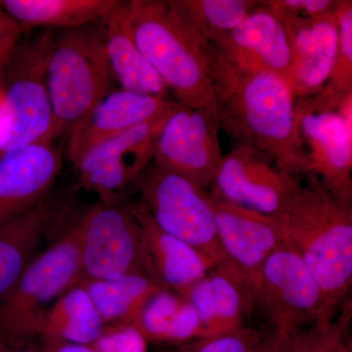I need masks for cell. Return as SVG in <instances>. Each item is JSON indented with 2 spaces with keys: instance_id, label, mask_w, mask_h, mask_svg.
<instances>
[{
  "instance_id": "6da1fadb",
  "label": "cell",
  "mask_w": 352,
  "mask_h": 352,
  "mask_svg": "<svg viewBox=\"0 0 352 352\" xmlns=\"http://www.w3.org/2000/svg\"><path fill=\"white\" fill-rule=\"evenodd\" d=\"M220 129L238 144L265 153L292 176L307 175V151L296 118V98L283 78L234 64L206 44Z\"/></svg>"
},
{
  "instance_id": "7a4b0ae2",
  "label": "cell",
  "mask_w": 352,
  "mask_h": 352,
  "mask_svg": "<svg viewBox=\"0 0 352 352\" xmlns=\"http://www.w3.org/2000/svg\"><path fill=\"white\" fill-rule=\"evenodd\" d=\"M272 214L282 241L293 248L320 286L326 311L335 316L352 282V206L314 175H305Z\"/></svg>"
},
{
  "instance_id": "3957f363",
  "label": "cell",
  "mask_w": 352,
  "mask_h": 352,
  "mask_svg": "<svg viewBox=\"0 0 352 352\" xmlns=\"http://www.w3.org/2000/svg\"><path fill=\"white\" fill-rule=\"evenodd\" d=\"M132 32L147 61L179 105L217 108L206 41L180 22L166 0H129Z\"/></svg>"
},
{
  "instance_id": "277c9868",
  "label": "cell",
  "mask_w": 352,
  "mask_h": 352,
  "mask_svg": "<svg viewBox=\"0 0 352 352\" xmlns=\"http://www.w3.org/2000/svg\"><path fill=\"white\" fill-rule=\"evenodd\" d=\"M80 281V228L78 208L71 201L54 240L0 300V340L11 344L34 342L51 305Z\"/></svg>"
},
{
  "instance_id": "5b68a950",
  "label": "cell",
  "mask_w": 352,
  "mask_h": 352,
  "mask_svg": "<svg viewBox=\"0 0 352 352\" xmlns=\"http://www.w3.org/2000/svg\"><path fill=\"white\" fill-rule=\"evenodd\" d=\"M112 69L96 25L60 30L48 59L52 140L72 129L110 92Z\"/></svg>"
},
{
  "instance_id": "8992f818",
  "label": "cell",
  "mask_w": 352,
  "mask_h": 352,
  "mask_svg": "<svg viewBox=\"0 0 352 352\" xmlns=\"http://www.w3.org/2000/svg\"><path fill=\"white\" fill-rule=\"evenodd\" d=\"M54 32L46 29L18 43L4 68L0 101V151L52 142L53 112L48 94V59Z\"/></svg>"
},
{
  "instance_id": "52a82bcc",
  "label": "cell",
  "mask_w": 352,
  "mask_h": 352,
  "mask_svg": "<svg viewBox=\"0 0 352 352\" xmlns=\"http://www.w3.org/2000/svg\"><path fill=\"white\" fill-rule=\"evenodd\" d=\"M157 226L186 243L208 261H226L215 226L214 201L207 190L151 164L133 183Z\"/></svg>"
},
{
  "instance_id": "ba28073f",
  "label": "cell",
  "mask_w": 352,
  "mask_h": 352,
  "mask_svg": "<svg viewBox=\"0 0 352 352\" xmlns=\"http://www.w3.org/2000/svg\"><path fill=\"white\" fill-rule=\"evenodd\" d=\"M252 310H259L271 326L282 333L307 327L323 319V294L314 275L298 252L282 242L249 282Z\"/></svg>"
},
{
  "instance_id": "9c48e42d",
  "label": "cell",
  "mask_w": 352,
  "mask_h": 352,
  "mask_svg": "<svg viewBox=\"0 0 352 352\" xmlns=\"http://www.w3.org/2000/svg\"><path fill=\"white\" fill-rule=\"evenodd\" d=\"M82 281L150 272L134 204L98 201L80 210ZM80 281V282H82Z\"/></svg>"
},
{
  "instance_id": "30bf717a",
  "label": "cell",
  "mask_w": 352,
  "mask_h": 352,
  "mask_svg": "<svg viewBox=\"0 0 352 352\" xmlns=\"http://www.w3.org/2000/svg\"><path fill=\"white\" fill-rule=\"evenodd\" d=\"M340 98L318 94L296 99V124L307 151V175L316 176L336 198L352 203V105L339 110Z\"/></svg>"
},
{
  "instance_id": "8fae6325",
  "label": "cell",
  "mask_w": 352,
  "mask_h": 352,
  "mask_svg": "<svg viewBox=\"0 0 352 352\" xmlns=\"http://www.w3.org/2000/svg\"><path fill=\"white\" fill-rule=\"evenodd\" d=\"M173 112L109 138L85 153L75 164L78 186L94 192L102 203L122 201L124 189L153 163L157 138Z\"/></svg>"
},
{
  "instance_id": "7c38bea8",
  "label": "cell",
  "mask_w": 352,
  "mask_h": 352,
  "mask_svg": "<svg viewBox=\"0 0 352 352\" xmlns=\"http://www.w3.org/2000/svg\"><path fill=\"white\" fill-rule=\"evenodd\" d=\"M219 131L217 108L179 105L160 133L153 164L207 190L223 157Z\"/></svg>"
},
{
  "instance_id": "4fadbf2b",
  "label": "cell",
  "mask_w": 352,
  "mask_h": 352,
  "mask_svg": "<svg viewBox=\"0 0 352 352\" xmlns=\"http://www.w3.org/2000/svg\"><path fill=\"white\" fill-rule=\"evenodd\" d=\"M300 179L280 170L265 153L238 144L222 157L208 193L217 200L272 215Z\"/></svg>"
},
{
  "instance_id": "5bb4252c",
  "label": "cell",
  "mask_w": 352,
  "mask_h": 352,
  "mask_svg": "<svg viewBox=\"0 0 352 352\" xmlns=\"http://www.w3.org/2000/svg\"><path fill=\"white\" fill-rule=\"evenodd\" d=\"M272 10L286 30L292 50L293 66L289 87L296 99L314 97L327 85L335 64L337 12L307 18Z\"/></svg>"
},
{
  "instance_id": "9a60e30c",
  "label": "cell",
  "mask_w": 352,
  "mask_h": 352,
  "mask_svg": "<svg viewBox=\"0 0 352 352\" xmlns=\"http://www.w3.org/2000/svg\"><path fill=\"white\" fill-rule=\"evenodd\" d=\"M61 170V152L52 142L3 153L0 157V226L43 200Z\"/></svg>"
},
{
  "instance_id": "2e32d148",
  "label": "cell",
  "mask_w": 352,
  "mask_h": 352,
  "mask_svg": "<svg viewBox=\"0 0 352 352\" xmlns=\"http://www.w3.org/2000/svg\"><path fill=\"white\" fill-rule=\"evenodd\" d=\"M179 104L166 97L110 91L69 132L68 154L74 166L94 146L118 134L159 119Z\"/></svg>"
},
{
  "instance_id": "e0dca14e",
  "label": "cell",
  "mask_w": 352,
  "mask_h": 352,
  "mask_svg": "<svg viewBox=\"0 0 352 352\" xmlns=\"http://www.w3.org/2000/svg\"><path fill=\"white\" fill-rule=\"evenodd\" d=\"M212 45L232 63L265 69L289 85L293 57L286 30L276 13L263 1Z\"/></svg>"
},
{
  "instance_id": "ac0fdd59",
  "label": "cell",
  "mask_w": 352,
  "mask_h": 352,
  "mask_svg": "<svg viewBox=\"0 0 352 352\" xmlns=\"http://www.w3.org/2000/svg\"><path fill=\"white\" fill-rule=\"evenodd\" d=\"M214 201L215 226L227 263L249 283L271 254L281 244L276 220L270 214L226 201Z\"/></svg>"
},
{
  "instance_id": "d6986e66",
  "label": "cell",
  "mask_w": 352,
  "mask_h": 352,
  "mask_svg": "<svg viewBox=\"0 0 352 352\" xmlns=\"http://www.w3.org/2000/svg\"><path fill=\"white\" fill-rule=\"evenodd\" d=\"M69 199L52 190L24 214L0 226V300L41 252L44 240L57 233Z\"/></svg>"
},
{
  "instance_id": "ffe728a7",
  "label": "cell",
  "mask_w": 352,
  "mask_h": 352,
  "mask_svg": "<svg viewBox=\"0 0 352 352\" xmlns=\"http://www.w3.org/2000/svg\"><path fill=\"white\" fill-rule=\"evenodd\" d=\"M182 296L195 308L206 337L244 327L245 316L252 310L249 283L226 261Z\"/></svg>"
},
{
  "instance_id": "44dd1931",
  "label": "cell",
  "mask_w": 352,
  "mask_h": 352,
  "mask_svg": "<svg viewBox=\"0 0 352 352\" xmlns=\"http://www.w3.org/2000/svg\"><path fill=\"white\" fill-rule=\"evenodd\" d=\"M105 43L113 78L122 89L166 97L168 88L141 52L132 32L129 2L117 4L94 23Z\"/></svg>"
},
{
  "instance_id": "7402d4cb",
  "label": "cell",
  "mask_w": 352,
  "mask_h": 352,
  "mask_svg": "<svg viewBox=\"0 0 352 352\" xmlns=\"http://www.w3.org/2000/svg\"><path fill=\"white\" fill-rule=\"evenodd\" d=\"M134 212L142 229L150 272L163 288L184 295L214 270L200 252L162 230L140 201L134 204Z\"/></svg>"
},
{
  "instance_id": "603a6c76",
  "label": "cell",
  "mask_w": 352,
  "mask_h": 352,
  "mask_svg": "<svg viewBox=\"0 0 352 352\" xmlns=\"http://www.w3.org/2000/svg\"><path fill=\"white\" fill-rule=\"evenodd\" d=\"M134 327L148 342L179 346L206 337L195 308L185 296L161 289L150 298Z\"/></svg>"
},
{
  "instance_id": "cb8c5ba5",
  "label": "cell",
  "mask_w": 352,
  "mask_h": 352,
  "mask_svg": "<svg viewBox=\"0 0 352 352\" xmlns=\"http://www.w3.org/2000/svg\"><path fill=\"white\" fill-rule=\"evenodd\" d=\"M104 327L89 294L80 283L51 305L44 316L38 339L41 342L91 346Z\"/></svg>"
},
{
  "instance_id": "d4e9b609",
  "label": "cell",
  "mask_w": 352,
  "mask_h": 352,
  "mask_svg": "<svg viewBox=\"0 0 352 352\" xmlns=\"http://www.w3.org/2000/svg\"><path fill=\"white\" fill-rule=\"evenodd\" d=\"M100 315L104 325L129 324L134 326L146 302L162 285L147 273H129L105 280L82 281Z\"/></svg>"
},
{
  "instance_id": "484cf974",
  "label": "cell",
  "mask_w": 352,
  "mask_h": 352,
  "mask_svg": "<svg viewBox=\"0 0 352 352\" xmlns=\"http://www.w3.org/2000/svg\"><path fill=\"white\" fill-rule=\"evenodd\" d=\"M118 0H0V7L25 29H75L94 24Z\"/></svg>"
},
{
  "instance_id": "4316f807",
  "label": "cell",
  "mask_w": 352,
  "mask_h": 352,
  "mask_svg": "<svg viewBox=\"0 0 352 352\" xmlns=\"http://www.w3.org/2000/svg\"><path fill=\"white\" fill-rule=\"evenodd\" d=\"M192 34L214 43L235 29L259 6L256 0H166Z\"/></svg>"
},
{
  "instance_id": "83f0119b",
  "label": "cell",
  "mask_w": 352,
  "mask_h": 352,
  "mask_svg": "<svg viewBox=\"0 0 352 352\" xmlns=\"http://www.w3.org/2000/svg\"><path fill=\"white\" fill-rule=\"evenodd\" d=\"M337 318L323 319L289 333H284L283 352H338L349 335L352 303L347 298Z\"/></svg>"
},
{
  "instance_id": "f1b7e54d",
  "label": "cell",
  "mask_w": 352,
  "mask_h": 352,
  "mask_svg": "<svg viewBox=\"0 0 352 352\" xmlns=\"http://www.w3.org/2000/svg\"><path fill=\"white\" fill-rule=\"evenodd\" d=\"M338 46L335 64L322 92L338 98L352 92V1L340 0L337 10Z\"/></svg>"
},
{
  "instance_id": "f546056e",
  "label": "cell",
  "mask_w": 352,
  "mask_h": 352,
  "mask_svg": "<svg viewBox=\"0 0 352 352\" xmlns=\"http://www.w3.org/2000/svg\"><path fill=\"white\" fill-rule=\"evenodd\" d=\"M265 337V333L244 326L232 332L168 346L161 352H261Z\"/></svg>"
},
{
  "instance_id": "4dcf8cb0",
  "label": "cell",
  "mask_w": 352,
  "mask_h": 352,
  "mask_svg": "<svg viewBox=\"0 0 352 352\" xmlns=\"http://www.w3.org/2000/svg\"><path fill=\"white\" fill-rule=\"evenodd\" d=\"M94 352H147L148 340L129 324H111L90 346Z\"/></svg>"
},
{
  "instance_id": "1f68e13d",
  "label": "cell",
  "mask_w": 352,
  "mask_h": 352,
  "mask_svg": "<svg viewBox=\"0 0 352 352\" xmlns=\"http://www.w3.org/2000/svg\"><path fill=\"white\" fill-rule=\"evenodd\" d=\"M263 2L274 10L307 18L337 12L340 4V0H267Z\"/></svg>"
},
{
  "instance_id": "d6a6232c",
  "label": "cell",
  "mask_w": 352,
  "mask_h": 352,
  "mask_svg": "<svg viewBox=\"0 0 352 352\" xmlns=\"http://www.w3.org/2000/svg\"><path fill=\"white\" fill-rule=\"evenodd\" d=\"M21 25L0 7V61H7L19 43Z\"/></svg>"
},
{
  "instance_id": "836d02e7",
  "label": "cell",
  "mask_w": 352,
  "mask_h": 352,
  "mask_svg": "<svg viewBox=\"0 0 352 352\" xmlns=\"http://www.w3.org/2000/svg\"><path fill=\"white\" fill-rule=\"evenodd\" d=\"M41 346L44 352H94L91 346L80 344L41 342Z\"/></svg>"
},
{
  "instance_id": "e575fe53",
  "label": "cell",
  "mask_w": 352,
  "mask_h": 352,
  "mask_svg": "<svg viewBox=\"0 0 352 352\" xmlns=\"http://www.w3.org/2000/svg\"><path fill=\"white\" fill-rule=\"evenodd\" d=\"M0 352H44L41 344L34 342H23V344H11L0 340Z\"/></svg>"
},
{
  "instance_id": "d590c367",
  "label": "cell",
  "mask_w": 352,
  "mask_h": 352,
  "mask_svg": "<svg viewBox=\"0 0 352 352\" xmlns=\"http://www.w3.org/2000/svg\"><path fill=\"white\" fill-rule=\"evenodd\" d=\"M284 333L271 330L266 333L265 342L261 352H283Z\"/></svg>"
},
{
  "instance_id": "8d00e7d4",
  "label": "cell",
  "mask_w": 352,
  "mask_h": 352,
  "mask_svg": "<svg viewBox=\"0 0 352 352\" xmlns=\"http://www.w3.org/2000/svg\"><path fill=\"white\" fill-rule=\"evenodd\" d=\"M338 352H352V342L351 336H347L346 339L340 342Z\"/></svg>"
},
{
  "instance_id": "74e56055",
  "label": "cell",
  "mask_w": 352,
  "mask_h": 352,
  "mask_svg": "<svg viewBox=\"0 0 352 352\" xmlns=\"http://www.w3.org/2000/svg\"><path fill=\"white\" fill-rule=\"evenodd\" d=\"M7 61H8V60H7ZM7 61H0V75H1V73H3Z\"/></svg>"
},
{
  "instance_id": "f35d334b",
  "label": "cell",
  "mask_w": 352,
  "mask_h": 352,
  "mask_svg": "<svg viewBox=\"0 0 352 352\" xmlns=\"http://www.w3.org/2000/svg\"><path fill=\"white\" fill-rule=\"evenodd\" d=\"M2 90H0V101H1Z\"/></svg>"
}]
</instances>
